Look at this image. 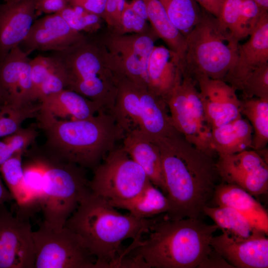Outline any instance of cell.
Segmentation results:
<instances>
[{"label":"cell","mask_w":268,"mask_h":268,"mask_svg":"<svg viewBox=\"0 0 268 268\" xmlns=\"http://www.w3.org/2000/svg\"><path fill=\"white\" fill-rule=\"evenodd\" d=\"M159 147L171 219L201 218L212 200L217 173L213 156L179 133L154 141Z\"/></svg>","instance_id":"6da1fadb"},{"label":"cell","mask_w":268,"mask_h":268,"mask_svg":"<svg viewBox=\"0 0 268 268\" xmlns=\"http://www.w3.org/2000/svg\"><path fill=\"white\" fill-rule=\"evenodd\" d=\"M218 229L201 218H168L159 216L144 239L134 241L122 254L125 268H201L212 248Z\"/></svg>","instance_id":"7a4b0ae2"},{"label":"cell","mask_w":268,"mask_h":268,"mask_svg":"<svg viewBox=\"0 0 268 268\" xmlns=\"http://www.w3.org/2000/svg\"><path fill=\"white\" fill-rule=\"evenodd\" d=\"M159 215L143 219L118 211L109 201L90 192L66 222L83 240L97 268H119L122 242L147 233Z\"/></svg>","instance_id":"3957f363"},{"label":"cell","mask_w":268,"mask_h":268,"mask_svg":"<svg viewBox=\"0 0 268 268\" xmlns=\"http://www.w3.org/2000/svg\"><path fill=\"white\" fill-rule=\"evenodd\" d=\"M47 156L93 170L122 140L125 133L110 112L85 119L59 120L38 114Z\"/></svg>","instance_id":"277c9868"},{"label":"cell","mask_w":268,"mask_h":268,"mask_svg":"<svg viewBox=\"0 0 268 268\" xmlns=\"http://www.w3.org/2000/svg\"><path fill=\"white\" fill-rule=\"evenodd\" d=\"M62 70L66 89L77 92L111 112L120 79L113 60L99 37L87 36L51 56Z\"/></svg>","instance_id":"5b68a950"},{"label":"cell","mask_w":268,"mask_h":268,"mask_svg":"<svg viewBox=\"0 0 268 268\" xmlns=\"http://www.w3.org/2000/svg\"><path fill=\"white\" fill-rule=\"evenodd\" d=\"M185 71L223 80L237 55L239 41L217 18L205 10L186 37Z\"/></svg>","instance_id":"8992f818"},{"label":"cell","mask_w":268,"mask_h":268,"mask_svg":"<svg viewBox=\"0 0 268 268\" xmlns=\"http://www.w3.org/2000/svg\"><path fill=\"white\" fill-rule=\"evenodd\" d=\"M110 113L125 134L137 130L154 141L179 133L164 100L124 77H120Z\"/></svg>","instance_id":"52a82bcc"},{"label":"cell","mask_w":268,"mask_h":268,"mask_svg":"<svg viewBox=\"0 0 268 268\" xmlns=\"http://www.w3.org/2000/svg\"><path fill=\"white\" fill-rule=\"evenodd\" d=\"M44 174L39 202L46 224L65 226L82 201L91 191L86 169L43 156Z\"/></svg>","instance_id":"ba28073f"},{"label":"cell","mask_w":268,"mask_h":268,"mask_svg":"<svg viewBox=\"0 0 268 268\" xmlns=\"http://www.w3.org/2000/svg\"><path fill=\"white\" fill-rule=\"evenodd\" d=\"M196 80L185 72L181 82L164 99L175 129L191 144L213 156L211 128Z\"/></svg>","instance_id":"9c48e42d"},{"label":"cell","mask_w":268,"mask_h":268,"mask_svg":"<svg viewBox=\"0 0 268 268\" xmlns=\"http://www.w3.org/2000/svg\"><path fill=\"white\" fill-rule=\"evenodd\" d=\"M34 268H97L96 259L81 238L66 226L42 222L33 231Z\"/></svg>","instance_id":"30bf717a"},{"label":"cell","mask_w":268,"mask_h":268,"mask_svg":"<svg viewBox=\"0 0 268 268\" xmlns=\"http://www.w3.org/2000/svg\"><path fill=\"white\" fill-rule=\"evenodd\" d=\"M91 192L109 201L129 199L149 180L143 169L123 149L115 147L93 170Z\"/></svg>","instance_id":"8fae6325"},{"label":"cell","mask_w":268,"mask_h":268,"mask_svg":"<svg viewBox=\"0 0 268 268\" xmlns=\"http://www.w3.org/2000/svg\"><path fill=\"white\" fill-rule=\"evenodd\" d=\"M99 37L113 60L119 77L147 89V66L157 37L154 31L121 34L107 28Z\"/></svg>","instance_id":"7c38bea8"},{"label":"cell","mask_w":268,"mask_h":268,"mask_svg":"<svg viewBox=\"0 0 268 268\" xmlns=\"http://www.w3.org/2000/svg\"><path fill=\"white\" fill-rule=\"evenodd\" d=\"M33 231L28 216L0 206V268H34Z\"/></svg>","instance_id":"4fadbf2b"},{"label":"cell","mask_w":268,"mask_h":268,"mask_svg":"<svg viewBox=\"0 0 268 268\" xmlns=\"http://www.w3.org/2000/svg\"><path fill=\"white\" fill-rule=\"evenodd\" d=\"M218 155L216 169L223 182L237 185L252 196L268 192V162L257 151Z\"/></svg>","instance_id":"5bb4252c"},{"label":"cell","mask_w":268,"mask_h":268,"mask_svg":"<svg viewBox=\"0 0 268 268\" xmlns=\"http://www.w3.org/2000/svg\"><path fill=\"white\" fill-rule=\"evenodd\" d=\"M85 36L72 29L59 14L53 13L34 21L19 46L28 56L35 51H61Z\"/></svg>","instance_id":"9a60e30c"},{"label":"cell","mask_w":268,"mask_h":268,"mask_svg":"<svg viewBox=\"0 0 268 268\" xmlns=\"http://www.w3.org/2000/svg\"><path fill=\"white\" fill-rule=\"evenodd\" d=\"M193 78L199 87L205 116L211 129L242 116L241 100L232 86L223 80L203 75Z\"/></svg>","instance_id":"2e32d148"},{"label":"cell","mask_w":268,"mask_h":268,"mask_svg":"<svg viewBox=\"0 0 268 268\" xmlns=\"http://www.w3.org/2000/svg\"><path fill=\"white\" fill-rule=\"evenodd\" d=\"M261 233L247 239L227 234L213 236L210 245L233 268H268V239Z\"/></svg>","instance_id":"e0dca14e"},{"label":"cell","mask_w":268,"mask_h":268,"mask_svg":"<svg viewBox=\"0 0 268 268\" xmlns=\"http://www.w3.org/2000/svg\"><path fill=\"white\" fill-rule=\"evenodd\" d=\"M249 40L238 47L235 60L223 80L240 90L247 77L268 64V13L263 15Z\"/></svg>","instance_id":"ac0fdd59"},{"label":"cell","mask_w":268,"mask_h":268,"mask_svg":"<svg viewBox=\"0 0 268 268\" xmlns=\"http://www.w3.org/2000/svg\"><path fill=\"white\" fill-rule=\"evenodd\" d=\"M37 0H7L0 4V62L27 35Z\"/></svg>","instance_id":"d6986e66"},{"label":"cell","mask_w":268,"mask_h":268,"mask_svg":"<svg viewBox=\"0 0 268 268\" xmlns=\"http://www.w3.org/2000/svg\"><path fill=\"white\" fill-rule=\"evenodd\" d=\"M184 72V63L177 53L163 46H155L147 66V88L164 99L181 82Z\"/></svg>","instance_id":"ffe728a7"},{"label":"cell","mask_w":268,"mask_h":268,"mask_svg":"<svg viewBox=\"0 0 268 268\" xmlns=\"http://www.w3.org/2000/svg\"><path fill=\"white\" fill-rule=\"evenodd\" d=\"M122 148L144 170L150 181L166 195L160 152L158 145L137 130L125 134Z\"/></svg>","instance_id":"44dd1931"},{"label":"cell","mask_w":268,"mask_h":268,"mask_svg":"<svg viewBox=\"0 0 268 268\" xmlns=\"http://www.w3.org/2000/svg\"><path fill=\"white\" fill-rule=\"evenodd\" d=\"M39 104V114L59 120L85 119L104 111L92 101L67 89L44 98Z\"/></svg>","instance_id":"7402d4cb"},{"label":"cell","mask_w":268,"mask_h":268,"mask_svg":"<svg viewBox=\"0 0 268 268\" xmlns=\"http://www.w3.org/2000/svg\"><path fill=\"white\" fill-rule=\"evenodd\" d=\"M215 205L232 207L246 217L258 229L268 233V214L248 192L233 184L217 185L212 199Z\"/></svg>","instance_id":"603a6c76"},{"label":"cell","mask_w":268,"mask_h":268,"mask_svg":"<svg viewBox=\"0 0 268 268\" xmlns=\"http://www.w3.org/2000/svg\"><path fill=\"white\" fill-rule=\"evenodd\" d=\"M253 129L242 116L211 129L214 151L218 155L232 154L252 149Z\"/></svg>","instance_id":"cb8c5ba5"},{"label":"cell","mask_w":268,"mask_h":268,"mask_svg":"<svg viewBox=\"0 0 268 268\" xmlns=\"http://www.w3.org/2000/svg\"><path fill=\"white\" fill-rule=\"evenodd\" d=\"M109 202L115 208L127 210L134 216L143 219L165 214L169 209L166 195L149 180L134 197L127 200Z\"/></svg>","instance_id":"d4e9b609"},{"label":"cell","mask_w":268,"mask_h":268,"mask_svg":"<svg viewBox=\"0 0 268 268\" xmlns=\"http://www.w3.org/2000/svg\"><path fill=\"white\" fill-rule=\"evenodd\" d=\"M142 0L152 30L158 38L165 42L168 48L178 54L184 63L186 38L171 22L159 0Z\"/></svg>","instance_id":"484cf974"},{"label":"cell","mask_w":268,"mask_h":268,"mask_svg":"<svg viewBox=\"0 0 268 268\" xmlns=\"http://www.w3.org/2000/svg\"><path fill=\"white\" fill-rule=\"evenodd\" d=\"M17 152L5 162L0 169L2 178L16 202L19 212L28 216L32 209L38 206L27 190L24 181L22 155Z\"/></svg>","instance_id":"4316f807"},{"label":"cell","mask_w":268,"mask_h":268,"mask_svg":"<svg viewBox=\"0 0 268 268\" xmlns=\"http://www.w3.org/2000/svg\"><path fill=\"white\" fill-rule=\"evenodd\" d=\"M203 214L210 217L222 233L236 239H247L264 233L241 213L229 206L207 205L204 207Z\"/></svg>","instance_id":"83f0119b"},{"label":"cell","mask_w":268,"mask_h":268,"mask_svg":"<svg viewBox=\"0 0 268 268\" xmlns=\"http://www.w3.org/2000/svg\"><path fill=\"white\" fill-rule=\"evenodd\" d=\"M29 59L18 46L0 62V90L6 102L16 107H22L18 104V85L23 66Z\"/></svg>","instance_id":"f1b7e54d"},{"label":"cell","mask_w":268,"mask_h":268,"mask_svg":"<svg viewBox=\"0 0 268 268\" xmlns=\"http://www.w3.org/2000/svg\"><path fill=\"white\" fill-rule=\"evenodd\" d=\"M241 100V115L253 129L252 149L263 150L268 142V99L253 97Z\"/></svg>","instance_id":"f546056e"},{"label":"cell","mask_w":268,"mask_h":268,"mask_svg":"<svg viewBox=\"0 0 268 268\" xmlns=\"http://www.w3.org/2000/svg\"><path fill=\"white\" fill-rule=\"evenodd\" d=\"M172 24L186 37L201 18V10L195 0H159Z\"/></svg>","instance_id":"4dcf8cb0"},{"label":"cell","mask_w":268,"mask_h":268,"mask_svg":"<svg viewBox=\"0 0 268 268\" xmlns=\"http://www.w3.org/2000/svg\"><path fill=\"white\" fill-rule=\"evenodd\" d=\"M39 109L40 104L16 107L0 102V138L15 132L25 120L36 117Z\"/></svg>","instance_id":"1f68e13d"},{"label":"cell","mask_w":268,"mask_h":268,"mask_svg":"<svg viewBox=\"0 0 268 268\" xmlns=\"http://www.w3.org/2000/svg\"><path fill=\"white\" fill-rule=\"evenodd\" d=\"M73 30L90 33L100 28L102 18L77 6L67 4L58 13Z\"/></svg>","instance_id":"d6a6232c"},{"label":"cell","mask_w":268,"mask_h":268,"mask_svg":"<svg viewBox=\"0 0 268 268\" xmlns=\"http://www.w3.org/2000/svg\"><path fill=\"white\" fill-rule=\"evenodd\" d=\"M267 11L254 0H243L239 20L233 33L235 39L239 41L250 35Z\"/></svg>","instance_id":"836d02e7"},{"label":"cell","mask_w":268,"mask_h":268,"mask_svg":"<svg viewBox=\"0 0 268 268\" xmlns=\"http://www.w3.org/2000/svg\"><path fill=\"white\" fill-rule=\"evenodd\" d=\"M24 181L26 187L39 207L44 174L43 156H35L23 163Z\"/></svg>","instance_id":"e575fe53"},{"label":"cell","mask_w":268,"mask_h":268,"mask_svg":"<svg viewBox=\"0 0 268 268\" xmlns=\"http://www.w3.org/2000/svg\"><path fill=\"white\" fill-rule=\"evenodd\" d=\"M240 91L243 99H268V64L252 72L242 83Z\"/></svg>","instance_id":"d590c367"},{"label":"cell","mask_w":268,"mask_h":268,"mask_svg":"<svg viewBox=\"0 0 268 268\" xmlns=\"http://www.w3.org/2000/svg\"><path fill=\"white\" fill-rule=\"evenodd\" d=\"M31 77L33 85V99L36 100L38 89L46 78L56 67L54 59L50 57L39 55L30 60Z\"/></svg>","instance_id":"8d00e7d4"},{"label":"cell","mask_w":268,"mask_h":268,"mask_svg":"<svg viewBox=\"0 0 268 268\" xmlns=\"http://www.w3.org/2000/svg\"><path fill=\"white\" fill-rule=\"evenodd\" d=\"M147 21L125 4L121 17L120 27L116 32L121 34L148 32L152 29L149 27Z\"/></svg>","instance_id":"74e56055"},{"label":"cell","mask_w":268,"mask_h":268,"mask_svg":"<svg viewBox=\"0 0 268 268\" xmlns=\"http://www.w3.org/2000/svg\"><path fill=\"white\" fill-rule=\"evenodd\" d=\"M38 133L34 126L21 127L15 132L2 138V140L16 153H24L35 140Z\"/></svg>","instance_id":"f35d334b"},{"label":"cell","mask_w":268,"mask_h":268,"mask_svg":"<svg viewBox=\"0 0 268 268\" xmlns=\"http://www.w3.org/2000/svg\"><path fill=\"white\" fill-rule=\"evenodd\" d=\"M243 0H221L219 15L220 23L233 35L240 14Z\"/></svg>","instance_id":"ab89813d"},{"label":"cell","mask_w":268,"mask_h":268,"mask_svg":"<svg viewBox=\"0 0 268 268\" xmlns=\"http://www.w3.org/2000/svg\"><path fill=\"white\" fill-rule=\"evenodd\" d=\"M64 89H66L65 77L56 63L55 69L50 73L40 86L37 93L36 100L40 102L44 98Z\"/></svg>","instance_id":"60d3db41"},{"label":"cell","mask_w":268,"mask_h":268,"mask_svg":"<svg viewBox=\"0 0 268 268\" xmlns=\"http://www.w3.org/2000/svg\"><path fill=\"white\" fill-rule=\"evenodd\" d=\"M126 0H106L104 12L102 16L107 28L118 32L120 27L121 17Z\"/></svg>","instance_id":"b9f144b4"},{"label":"cell","mask_w":268,"mask_h":268,"mask_svg":"<svg viewBox=\"0 0 268 268\" xmlns=\"http://www.w3.org/2000/svg\"><path fill=\"white\" fill-rule=\"evenodd\" d=\"M68 4L79 7L102 17L105 9L106 0H67Z\"/></svg>","instance_id":"7bdbcfd3"},{"label":"cell","mask_w":268,"mask_h":268,"mask_svg":"<svg viewBox=\"0 0 268 268\" xmlns=\"http://www.w3.org/2000/svg\"><path fill=\"white\" fill-rule=\"evenodd\" d=\"M68 4L67 0H37L36 14L45 13L50 14L56 13Z\"/></svg>","instance_id":"ee69618b"},{"label":"cell","mask_w":268,"mask_h":268,"mask_svg":"<svg viewBox=\"0 0 268 268\" xmlns=\"http://www.w3.org/2000/svg\"><path fill=\"white\" fill-rule=\"evenodd\" d=\"M201 268H233L213 249Z\"/></svg>","instance_id":"f6af8a7d"},{"label":"cell","mask_w":268,"mask_h":268,"mask_svg":"<svg viewBox=\"0 0 268 268\" xmlns=\"http://www.w3.org/2000/svg\"><path fill=\"white\" fill-rule=\"evenodd\" d=\"M203 9L218 18L221 0H195Z\"/></svg>","instance_id":"bcb514c9"},{"label":"cell","mask_w":268,"mask_h":268,"mask_svg":"<svg viewBox=\"0 0 268 268\" xmlns=\"http://www.w3.org/2000/svg\"><path fill=\"white\" fill-rule=\"evenodd\" d=\"M14 154L15 153L2 139L0 140V169L3 163Z\"/></svg>","instance_id":"7dc6e473"},{"label":"cell","mask_w":268,"mask_h":268,"mask_svg":"<svg viewBox=\"0 0 268 268\" xmlns=\"http://www.w3.org/2000/svg\"><path fill=\"white\" fill-rule=\"evenodd\" d=\"M12 200V196L8 189H6L0 178V206Z\"/></svg>","instance_id":"c3c4849f"},{"label":"cell","mask_w":268,"mask_h":268,"mask_svg":"<svg viewBox=\"0 0 268 268\" xmlns=\"http://www.w3.org/2000/svg\"><path fill=\"white\" fill-rule=\"evenodd\" d=\"M260 6L265 10L268 9V0H254Z\"/></svg>","instance_id":"681fc988"},{"label":"cell","mask_w":268,"mask_h":268,"mask_svg":"<svg viewBox=\"0 0 268 268\" xmlns=\"http://www.w3.org/2000/svg\"><path fill=\"white\" fill-rule=\"evenodd\" d=\"M0 102L1 103H7L5 99L1 92V90H0Z\"/></svg>","instance_id":"f907efd6"},{"label":"cell","mask_w":268,"mask_h":268,"mask_svg":"<svg viewBox=\"0 0 268 268\" xmlns=\"http://www.w3.org/2000/svg\"><path fill=\"white\" fill-rule=\"evenodd\" d=\"M6 0H4V1H6Z\"/></svg>","instance_id":"816d5d0a"}]
</instances>
